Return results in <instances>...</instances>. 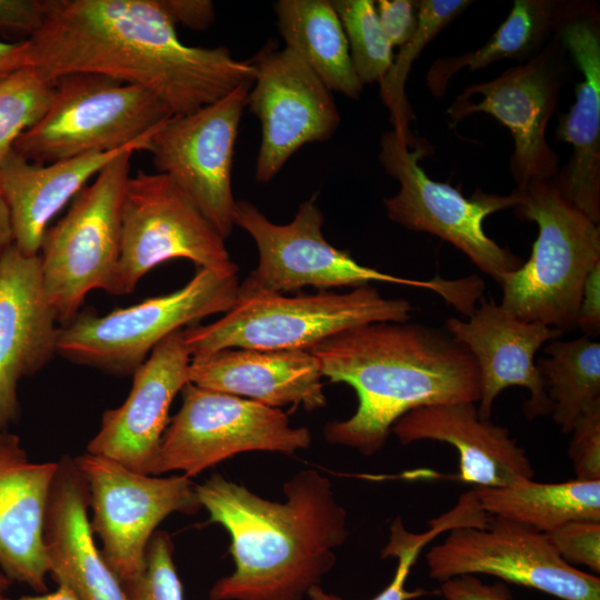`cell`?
<instances>
[{"instance_id":"6da1fadb","label":"cell","mask_w":600,"mask_h":600,"mask_svg":"<svg viewBox=\"0 0 600 600\" xmlns=\"http://www.w3.org/2000/svg\"><path fill=\"white\" fill-rule=\"evenodd\" d=\"M27 41L29 67L43 79L102 74L144 88L173 116L220 100L256 73L252 60L227 47L183 43L159 0H47Z\"/></svg>"},{"instance_id":"7a4b0ae2","label":"cell","mask_w":600,"mask_h":600,"mask_svg":"<svg viewBox=\"0 0 600 600\" xmlns=\"http://www.w3.org/2000/svg\"><path fill=\"white\" fill-rule=\"evenodd\" d=\"M196 490L209 521L228 531L234 562L209 600H303L332 569L333 550L349 536L344 508L314 469L283 483L286 502L263 499L219 473Z\"/></svg>"},{"instance_id":"3957f363","label":"cell","mask_w":600,"mask_h":600,"mask_svg":"<svg viewBox=\"0 0 600 600\" xmlns=\"http://www.w3.org/2000/svg\"><path fill=\"white\" fill-rule=\"evenodd\" d=\"M322 377L357 394L356 412L323 428L332 444L372 456L406 413L427 406L473 402L479 372L469 350L447 331L417 322H371L312 347Z\"/></svg>"},{"instance_id":"277c9868","label":"cell","mask_w":600,"mask_h":600,"mask_svg":"<svg viewBox=\"0 0 600 600\" xmlns=\"http://www.w3.org/2000/svg\"><path fill=\"white\" fill-rule=\"evenodd\" d=\"M518 190L514 214L534 222L538 237L528 261L504 277L500 304L524 321L572 331L587 279L600 266L599 224L568 202L551 180H533Z\"/></svg>"},{"instance_id":"5b68a950","label":"cell","mask_w":600,"mask_h":600,"mask_svg":"<svg viewBox=\"0 0 600 600\" xmlns=\"http://www.w3.org/2000/svg\"><path fill=\"white\" fill-rule=\"evenodd\" d=\"M234 226L253 239L259 261L238 289V299L263 294H284L313 287L320 291L333 288H357L382 282L431 290L457 310L471 298L468 278L416 280L390 274L359 263L348 252L329 243L323 233L324 217L316 197L303 201L286 224L270 221L254 204L236 203Z\"/></svg>"},{"instance_id":"8992f818","label":"cell","mask_w":600,"mask_h":600,"mask_svg":"<svg viewBox=\"0 0 600 600\" xmlns=\"http://www.w3.org/2000/svg\"><path fill=\"white\" fill-rule=\"evenodd\" d=\"M414 310L366 284L346 292L263 294L238 299L223 317L182 330L192 356L227 349L310 350L344 330L371 322H406Z\"/></svg>"},{"instance_id":"52a82bcc","label":"cell","mask_w":600,"mask_h":600,"mask_svg":"<svg viewBox=\"0 0 600 600\" xmlns=\"http://www.w3.org/2000/svg\"><path fill=\"white\" fill-rule=\"evenodd\" d=\"M432 152L433 147L426 139L414 137L410 129L393 128L382 134L379 161L400 184L394 196L383 200L388 218L406 229L451 243L501 286L504 277L523 262L487 236L483 221L494 212L514 208L520 191L516 188L502 196L478 189L467 198L424 172L420 161Z\"/></svg>"},{"instance_id":"ba28073f","label":"cell","mask_w":600,"mask_h":600,"mask_svg":"<svg viewBox=\"0 0 600 600\" xmlns=\"http://www.w3.org/2000/svg\"><path fill=\"white\" fill-rule=\"evenodd\" d=\"M238 271L199 268L182 288L99 316L78 312L60 326L57 353L116 376L132 374L171 333L226 313L238 298Z\"/></svg>"},{"instance_id":"9c48e42d","label":"cell","mask_w":600,"mask_h":600,"mask_svg":"<svg viewBox=\"0 0 600 600\" xmlns=\"http://www.w3.org/2000/svg\"><path fill=\"white\" fill-rule=\"evenodd\" d=\"M144 88L96 73L54 81L51 103L16 140L13 150L38 163L120 149L156 131L172 117Z\"/></svg>"},{"instance_id":"30bf717a","label":"cell","mask_w":600,"mask_h":600,"mask_svg":"<svg viewBox=\"0 0 600 600\" xmlns=\"http://www.w3.org/2000/svg\"><path fill=\"white\" fill-rule=\"evenodd\" d=\"M134 152L110 161L44 232L39 252L42 284L60 326L78 314L91 290L104 289L117 266L121 202Z\"/></svg>"},{"instance_id":"8fae6325","label":"cell","mask_w":600,"mask_h":600,"mask_svg":"<svg viewBox=\"0 0 600 600\" xmlns=\"http://www.w3.org/2000/svg\"><path fill=\"white\" fill-rule=\"evenodd\" d=\"M176 258L239 271L224 239L190 197L167 174L140 170L124 186L119 259L103 290L131 293L152 268Z\"/></svg>"},{"instance_id":"7c38bea8","label":"cell","mask_w":600,"mask_h":600,"mask_svg":"<svg viewBox=\"0 0 600 600\" xmlns=\"http://www.w3.org/2000/svg\"><path fill=\"white\" fill-rule=\"evenodd\" d=\"M182 403L162 436L150 476L172 470L192 478L238 453L293 454L310 447L304 427H291L278 408L187 383Z\"/></svg>"},{"instance_id":"4fadbf2b","label":"cell","mask_w":600,"mask_h":600,"mask_svg":"<svg viewBox=\"0 0 600 600\" xmlns=\"http://www.w3.org/2000/svg\"><path fill=\"white\" fill-rule=\"evenodd\" d=\"M570 60L556 31L534 57L492 80L471 83L447 109L452 123L482 112L509 129L510 171L518 189L533 180H551L560 169L546 132L570 76Z\"/></svg>"},{"instance_id":"5bb4252c","label":"cell","mask_w":600,"mask_h":600,"mask_svg":"<svg viewBox=\"0 0 600 600\" xmlns=\"http://www.w3.org/2000/svg\"><path fill=\"white\" fill-rule=\"evenodd\" d=\"M74 460L89 490L92 532L102 541V557L122 584L142 573L148 543L162 520L174 512L194 514L202 508L196 484L186 474H144L88 452Z\"/></svg>"},{"instance_id":"9a60e30c","label":"cell","mask_w":600,"mask_h":600,"mask_svg":"<svg viewBox=\"0 0 600 600\" xmlns=\"http://www.w3.org/2000/svg\"><path fill=\"white\" fill-rule=\"evenodd\" d=\"M429 576L439 581L489 574L561 600H600L598 576L567 563L546 533L504 518L484 528L451 529L426 556Z\"/></svg>"},{"instance_id":"2e32d148","label":"cell","mask_w":600,"mask_h":600,"mask_svg":"<svg viewBox=\"0 0 600 600\" xmlns=\"http://www.w3.org/2000/svg\"><path fill=\"white\" fill-rule=\"evenodd\" d=\"M252 83L191 113L172 116L154 132L148 150L157 172L179 186L224 240L234 227L232 163Z\"/></svg>"},{"instance_id":"e0dca14e","label":"cell","mask_w":600,"mask_h":600,"mask_svg":"<svg viewBox=\"0 0 600 600\" xmlns=\"http://www.w3.org/2000/svg\"><path fill=\"white\" fill-rule=\"evenodd\" d=\"M252 63L247 107L261 124L254 178L268 183L301 147L329 140L340 114L331 91L289 48H267Z\"/></svg>"},{"instance_id":"ac0fdd59","label":"cell","mask_w":600,"mask_h":600,"mask_svg":"<svg viewBox=\"0 0 600 600\" xmlns=\"http://www.w3.org/2000/svg\"><path fill=\"white\" fill-rule=\"evenodd\" d=\"M557 34L582 73L569 112L559 116L556 140L572 156L551 179L561 196L591 221L600 222V16L589 1H571Z\"/></svg>"},{"instance_id":"d6986e66","label":"cell","mask_w":600,"mask_h":600,"mask_svg":"<svg viewBox=\"0 0 600 600\" xmlns=\"http://www.w3.org/2000/svg\"><path fill=\"white\" fill-rule=\"evenodd\" d=\"M444 324L476 361L480 384L477 411L481 419H490L494 400L512 386L529 390L523 407L528 419L550 414L551 404L534 356L544 343L559 339L563 334L560 330L519 319L493 299H481L468 320L450 317Z\"/></svg>"},{"instance_id":"ffe728a7","label":"cell","mask_w":600,"mask_h":600,"mask_svg":"<svg viewBox=\"0 0 600 600\" xmlns=\"http://www.w3.org/2000/svg\"><path fill=\"white\" fill-rule=\"evenodd\" d=\"M178 330L158 343L136 369L131 391L118 408L103 412L88 453L150 474L162 436L170 421L172 400L189 383V353Z\"/></svg>"},{"instance_id":"44dd1931","label":"cell","mask_w":600,"mask_h":600,"mask_svg":"<svg viewBox=\"0 0 600 600\" xmlns=\"http://www.w3.org/2000/svg\"><path fill=\"white\" fill-rule=\"evenodd\" d=\"M58 319L43 291L40 256L12 243L0 258V430L19 417L20 379L57 353Z\"/></svg>"},{"instance_id":"7402d4cb","label":"cell","mask_w":600,"mask_h":600,"mask_svg":"<svg viewBox=\"0 0 600 600\" xmlns=\"http://www.w3.org/2000/svg\"><path fill=\"white\" fill-rule=\"evenodd\" d=\"M391 433L402 444L432 440L454 447L458 478L476 487H506L534 477L530 459L508 428L481 419L473 402L414 409L394 422Z\"/></svg>"},{"instance_id":"603a6c76","label":"cell","mask_w":600,"mask_h":600,"mask_svg":"<svg viewBox=\"0 0 600 600\" xmlns=\"http://www.w3.org/2000/svg\"><path fill=\"white\" fill-rule=\"evenodd\" d=\"M89 490L76 460L58 461L43 523L48 572L79 600H128L121 581L93 541Z\"/></svg>"},{"instance_id":"cb8c5ba5","label":"cell","mask_w":600,"mask_h":600,"mask_svg":"<svg viewBox=\"0 0 600 600\" xmlns=\"http://www.w3.org/2000/svg\"><path fill=\"white\" fill-rule=\"evenodd\" d=\"M322 373L307 350L227 348L194 354L189 382L250 399L271 408H324Z\"/></svg>"},{"instance_id":"d4e9b609","label":"cell","mask_w":600,"mask_h":600,"mask_svg":"<svg viewBox=\"0 0 600 600\" xmlns=\"http://www.w3.org/2000/svg\"><path fill=\"white\" fill-rule=\"evenodd\" d=\"M56 462H32L18 436L0 430V567L10 580L47 591L43 523Z\"/></svg>"},{"instance_id":"484cf974","label":"cell","mask_w":600,"mask_h":600,"mask_svg":"<svg viewBox=\"0 0 600 600\" xmlns=\"http://www.w3.org/2000/svg\"><path fill=\"white\" fill-rule=\"evenodd\" d=\"M156 131L113 151L50 163L32 162L12 149L0 164V197L9 210L17 248L26 256H38L50 220L66 203L119 154L149 150Z\"/></svg>"},{"instance_id":"4316f807","label":"cell","mask_w":600,"mask_h":600,"mask_svg":"<svg viewBox=\"0 0 600 600\" xmlns=\"http://www.w3.org/2000/svg\"><path fill=\"white\" fill-rule=\"evenodd\" d=\"M286 48L296 52L332 92L358 99L363 90L341 21L329 0H280L274 4Z\"/></svg>"},{"instance_id":"83f0119b","label":"cell","mask_w":600,"mask_h":600,"mask_svg":"<svg viewBox=\"0 0 600 600\" xmlns=\"http://www.w3.org/2000/svg\"><path fill=\"white\" fill-rule=\"evenodd\" d=\"M570 3L571 0H514L507 19L482 47L439 58L431 64L426 76L428 89L440 98L462 69L471 72L504 59L519 63L531 59L556 33Z\"/></svg>"},{"instance_id":"f1b7e54d","label":"cell","mask_w":600,"mask_h":600,"mask_svg":"<svg viewBox=\"0 0 600 600\" xmlns=\"http://www.w3.org/2000/svg\"><path fill=\"white\" fill-rule=\"evenodd\" d=\"M472 490L479 507L489 516L526 524L542 533L571 521L600 522V480L542 483L530 479Z\"/></svg>"},{"instance_id":"f546056e","label":"cell","mask_w":600,"mask_h":600,"mask_svg":"<svg viewBox=\"0 0 600 600\" xmlns=\"http://www.w3.org/2000/svg\"><path fill=\"white\" fill-rule=\"evenodd\" d=\"M547 357L538 359L551 404L550 414L563 433H570L582 411L600 399V342L580 337L551 340Z\"/></svg>"},{"instance_id":"4dcf8cb0","label":"cell","mask_w":600,"mask_h":600,"mask_svg":"<svg viewBox=\"0 0 600 600\" xmlns=\"http://www.w3.org/2000/svg\"><path fill=\"white\" fill-rule=\"evenodd\" d=\"M478 513L467 499L460 498L451 511L429 522V529L422 533H413L406 529L400 516L390 524V534L387 544L381 549V558H396L398 566L391 582L372 600H411L426 594L434 593L423 588L407 590L404 588L411 568L416 563L422 549L443 531L458 527L474 526ZM307 596L310 600H343L340 597L326 592L320 584L309 589Z\"/></svg>"},{"instance_id":"1f68e13d","label":"cell","mask_w":600,"mask_h":600,"mask_svg":"<svg viewBox=\"0 0 600 600\" xmlns=\"http://www.w3.org/2000/svg\"><path fill=\"white\" fill-rule=\"evenodd\" d=\"M471 3L470 0H419V20L416 32L393 59L388 74L380 83L381 98L391 113V123L394 129L409 130V122L413 118L404 94V84L413 61L423 48L462 14Z\"/></svg>"},{"instance_id":"d6a6232c","label":"cell","mask_w":600,"mask_h":600,"mask_svg":"<svg viewBox=\"0 0 600 600\" xmlns=\"http://www.w3.org/2000/svg\"><path fill=\"white\" fill-rule=\"evenodd\" d=\"M344 31L351 63L359 81L381 83L393 63V47L379 21L374 1H331Z\"/></svg>"},{"instance_id":"836d02e7","label":"cell","mask_w":600,"mask_h":600,"mask_svg":"<svg viewBox=\"0 0 600 600\" xmlns=\"http://www.w3.org/2000/svg\"><path fill=\"white\" fill-rule=\"evenodd\" d=\"M54 82L24 67L0 82V164L18 137L48 110Z\"/></svg>"},{"instance_id":"e575fe53","label":"cell","mask_w":600,"mask_h":600,"mask_svg":"<svg viewBox=\"0 0 600 600\" xmlns=\"http://www.w3.org/2000/svg\"><path fill=\"white\" fill-rule=\"evenodd\" d=\"M122 586L128 600H184L173 561V543L167 532L153 533L147 547L142 573Z\"/></svg>"},{"instance_id":"d590c367","label":"cell","mask_w":600,"mask_h":600,"mask_svg":"<svg viewBox=\"0 0 600 600\" xmlns=\"http://www.w3.org/2000/svg\"><path fill=\"white\" fill-rule=\"evenodd\" d=\"M570 434L568 454L576 479L600 480V399L582 411Z\"/></svg>"},{"instance_id":"8d00e7d4","label":"cell","mask_w":600,"mask_h":600,"mask_svg":"<svg viewBox=\"0 0 600 600\" xmlns=\"http://www.w3.org/2000/svg\"><path fill=\"white\" fill-rule=\"evenodd\" d=\"M546 534L567 563L600 572V522L571 521Z\"/></svg>"},{"instance_id":"74e56055","label":"cell","mask_w":600,"mask_h":600,"mask_svg":"<svg viewBox=\"0 0 600 600\" xmlns=\"http://www.w3.org/2000/svg\"><path fill=\"white\" fill-rule=\"evenodd\" d=\"M374 6L391 46L403 47L418 27L419 0H378Z\"/></svg>"},{"instance_id":"f35d334b","label":"cell","mask_w":600,"mask_h":600,"mask_svg":"<svg viewBox=\"0 0 600 600\" xmlns=\"http://www.w3.org/2000/svg\"><path fill=\"white\" fill-rule=\"evenodd\" d=\"M47 0H0V31L29 39L42 26Z\"/></svg>"},{"instance_id":"ab89813d","label":"cell","mask_w":600,"mask_h":600,"mask_svg":"<svg viewBox=\"0 0 600 600\" xmlns=\"http://www.w3.org/2000/svg\"><path fill=\"white\" fill-rule=\"evenodd\" d=\"M440 592L447 600H512L511 592L504 583L487 584L471 574L442 581Z\"/></svg>"},{"instance_id":"60d3db41","label":"cell","mask_w":600,"mask_h":600,"mask_svg":"<svg viewBox=\"0 0 600 600\" xmlns=\"http://www.w3.org/2000/svg\"><path fill=\"white\" fill-rule=\"evenodd\" d=\"M162 9L177 24L197 31L208 29L214 21V4L210 0H159Z\"/></svg>"},{"instance_id":"b9f144b4","label":"cell","mask_w":600,"mask_h":600,"mask_svg":"<svg viewBox=\"0 0 600 600\" xmlns=\"http://www.w3.org/2000/svg\"><path fill=\"white\" fill-rule=\"evenodd\" d=\"M577 328L584 337L591 339L600 333V266L587 279L579 306Z\"/></svg>"},{"instance_id":"7bdbcfd3","label":"cell","mask_w":600,"mask_h":600,"mask_svg":"<svg viewBox=\"0 0 600 600\" xmlns=\"http://www.w3.org/2000/svg\"><path fill=\"white\" fill-rule=\"evenodd\" d=\"M24 67H29L28 41L0 40V82Z\"/></svg>"},{"instance_id":"ee69618b","label":"cell","mask_w":600,"mask_h":600,"mask_svg":"<svg viewBox=\"0 0 600 600\" xmlns=\"http://www.w3.org/2000/svg\"><path fill=\"white\" fill-rule=\"evenodd\" d=\"M13 243V233L8 207L0 197V258Z\"/></svg>"},{"instance_id":"f6af8a7d","label":"cell","mask_w":600,"mask_h":600,"mask_svg":"<svg viewBox=\"0 0 600 600\" xmlns=\"http://www.w3.org/2000/svg\"><path fill=\"white\" fill-rule=\"evenodd\" d=\"M0 600H79L74 593L66 587H59L54 592L40 593L38 596H23L18 599L2 597Z\"/></svg>"},{"instance_id":"bcb514c9","label":"cell","mask_w":600,"mask_h":600,"mask_svg":"<svg viewBox=\"0 0 600 600\" xmlns=\"http://www.w3.org/2000/svg\"><path fill=\"white\" fill-rule=\"evenodd\" d=\"M11 580L0 572V599L4 597V591L9 588Z\"/></svg>"}]
</instances>
